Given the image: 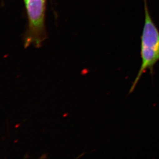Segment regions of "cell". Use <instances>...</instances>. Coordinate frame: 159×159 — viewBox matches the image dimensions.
I'll list each match as a JSON object with an SVG mask.
<instances>
[{"label":"cell","instance_id":"obj_1","mask_svg":"<svg viewBox=\"0 0 159 159\" xmlns=\"http://www.w3.org/2000/svg\"><path fill=\"white\" fill-rule=\"evenodd\" d=\"M144 6L145 18L141 42L142 63L130 93L134 90L146 71L149 70L153 73L154 66L159 61V30L150 16L147 0H144Z\"/></svg>","mask_w":159,"mask_h":159},{"label":"cell","instance_id":"obj_2","mask_svg":"<svg viewBox=\"0 0 159 159\" xmlns=\"http://www.w3.org/2000/svg\"><path fill=\"white\" fill-rule=\"evenodd\" d=\"M28 19L25 44L39 47L46 38L45 12L47 0H24Z\"/></svg>","mask_w":159,"mask_h":159}]
</instances>
